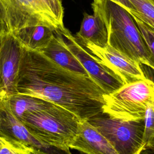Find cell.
Returning <instances> with one entry per match:
<instances>
[{"instance_id":"1","label":"cell","mask_w":154,"mask_h":154,"mask_svg":"<svg viewBox=\"0 0 154 154\" xmlns=\"http://www.w3.org/2000/svg\"><path fill=\"white\" fill-rule=\"evenodd\" d=\"M19 93L61 106L81 120L103 113L104 90L90 77L69 71L39 51L23 49L16 81Z\"/></svg>"},{"instance_id":"16","label":"cell","mask_w":154,"mask_h":154,"mask_svg":"<svg viewBox=\"0 0 154 154\" xmlns=\"http://www.w3.org/2000/svg\"><path fill=\"white\" fill-rule=\"evenodd\" d=\"M133 6L135 16L154 29V0H128Z\"/></svg>"},{"instance_id":"18","label":"cell","mask_w":154,"mask_h":154,"mask_svg":"<svg viewBox=\"0 0 154 154\" xmlns=\"http://www.w3.org/2000/svg\"><path fill=\"white\" fill-rule=\"evenodd\" d=\"M0 154H34L32 150L14 140L0 135Z\"/></svg>"},{"instance_id":"19","label":"cell","mask_w":154,"mask_h":154,"mask_svg":"<svg viewBox=\"0 0 154 154\" xmlns=\"http://www.w3.org/2000/svg\"><path fill=\"white\" fill-rule=\"evenodd\" d=\"M152 55L154 57V29L135 16H132Z\"/></svg>"},{"instance_id":"4","label":"cell","mask_w":154,"mask_h":154,"mask_svg":"<svg viewBox=\"0 0 154 154\" xmlns=\"http://www.w3.org/2000/svg\"><path fill=\"white\" fill-rule=\"evenodd\" d=\"M19 121L42 142L69 148L78 134L81 120L70 111L54 104Z\"/></svg>"},{"instance_id":"13","label":"cell","mask_w":154,"mask_h":154,"mask_svg":"<svg viewBox=\"0 0 154 154\" xmlns=\"http://www.w3.org/2000/svg\"><path fill=\"white\" fill-rule=\"evenodd\" d=\"M75 37L79 41L88 42L104 47L108 45V31L101 17L96 13H84L79 31Z\"/></svg>"},{"instance_id":"10","label":"cell","mask_w":154,"mask_h":154,"mask_svg":"<svg viewBox=\"0 0 154 154\" xmlns=\"http://www.w3.org/2000/svg\"><path fill=\"white\" fill-rule=\"evenodd\" d=\"M77 40L102 64L114 72L125 84L147 78L142 64L108 44L100 47L88 42Z\"/></svg>"},{"instance_id":"12","label":"cell","mask_w":154,"mask_h":154,"mask_svg":"<svg viewBox=\"0 0 154 154\" xmlns=\"http://www.w3.org/2000/svg\"><path fill=\"white\" fill-rule=\"evenodd\" d=\"M61 67L72 72L90 77L79 61L66 45L61 34L55 31V35L49 45L39 51Z\"/></svg>"},{"instance_id":"14","label":"cell","mask_w":154,"mask_h":154,"mask_svg":"<svg viewBox=\"0 0 154 154\" xmlns=\"http://www.w3.org/2000/svg\"><path fill=\"white\" fill-rule=\"evenodd\" d=\"M55 31L46 26L37 25L25 27L13 33L25 49L40 51L51 42Z\"/></svg>"},{"instance_id":"5","label":"cell","mask_w":154,"mask_h":154,"mask_svg":"<svg viewBox=\"0 0 154 154\" xmlns=\"http://www.w3.org/2000/svg\"><path fill=\"white\" fill-rule=\"evenodd\" d=\"M103 99V113L122 120H144L147 108L154 107V81L147 78L125 84Z\"/></svg>"},{"instance_id":"7","label":"cell","mask_w":154,"mask_h":154,"mask_svg":"<svg viewBox=\"0 0 154 154\" xmlns=\"http://www.w3.org/2000/svg\"><path fill=\"white\" fill-rule=\"evenodd\" d=\"M57 31L69 50L81 63L90 77L107 93L117 90L125 84L123 81L112 70L102 64L77 40L75 35L66 28Z\"/></svg>"},{"instance_id":"3","label":"cell","mask_w":154,"mask_h":154,"mask_svg":"<svg viewBox=\"0 0 154 154\" xmlns=\"http://www.w3.org/2000/svg\"><path fill=\"white\" fill-rule=\"evenodd\" d=\"M61 0H0V32L37 25L64 28Z\"/></svg>"},{"instance_id":"6","label":"cell","mask_w":154,"mask_h":154,"mask_svg":"<svg viewBox=\"0 0 154 154\" xmlns=\"http://www.w3.org/2000/svg\"><path fill=\"white\" fill-rule=\"evenodd\" d=\"M119 154H143L144 120H126L105 113L88 120Z\"/></svg>"},{"instance_id":"11","label":"cell","mask_w":154,"mask_h":154,"mask_svg":"<svg viewBox=\"0 0 154 154\" xmlns=\"http://www.w3.org/2000/svg\"><path fill=\"white\" fill-rule=\"evenodd\" d=\"M85 154H119L110 142L88 120H81L78 134L69 146Z\"/></svg>"},{"instance_id":"20","label":"cell","mask_w":154,"mask_h":154,"mask_svg":"<svg viewBox=\"0 0 154 154\" xmlns=\"http://www.w3.org/2000/svg\"><path fill=\"white\" fill-rule=\"evenodd\" d=\"M111 1H112L116 2L117 4H118L119 5L124 7L131 14L135 13V10L133 6L128 0H111Z\"/></svg>"},{"instance_id":"17","label":"cell","mask_w":154,"mask_h":154,"mask_svg":"<svg viewBox=\"0 0 154 154\" xmlns=\"http://www.w3.org/2000/svg\"><path fill=\"white\" fill-rule=\"evenodd\" d=\"M144 120L143 154L154 153V107L147 108Z\"/></svg>"},{"instance_id":"9","label":"cell","mask_w":154,"mask_h":154,"mask_svg":"<svg viewBox=\"0 0 154 154\" xmlns=\"http://www.w3.org/2000/svg\"><path fill=\"white\" fill-rule=\"evenodd\" d=\"M24 48L11 32H0V96L17 93L16 81Z\"/></svg>"},{"instance_id":"2","label":"cell","mask_w":154,"mask_h":154,"mask_svg":"<svg viewBox=\"0 0 154 154\" xmlns=\"http://www.w3.org/2000/svg\"><path fill=\"white\" fill-rule=\"evenodd\" d=\"M91 7L105 22L108 44L154 70V57L130 13L111 0H93Z\"/></svg>"},{"instance_id":"8","label":"cell","mask_w":154,"mask_h":154,"mask_svg":"<svg viewBox=\"0 0 154 154\" xmlns=\"http://www.w3.org/2000/svg\"><path fill=\"white\" fill-rule=\"evenodd\" d=\"M0 135L17 141L30 148L34 154H72L67 147L46 144L33 134L11 113L5 97L0 96Z\"/></svg>"},{"instance_id":"15","label":"cell","mask_w":154,"mask_h":154,"mask_svg":"<svg viewBox=\"0 0 154 154\" xmlns=\"http://www.w3.org/2000/svg\"><path fill=\"white\" fill-rule=\"evenodd\" d=\"M5 98L11 113L18 120L28 115L44 110L54 105L39 97L19 93Z\"/></svg>"}]
</instances>
